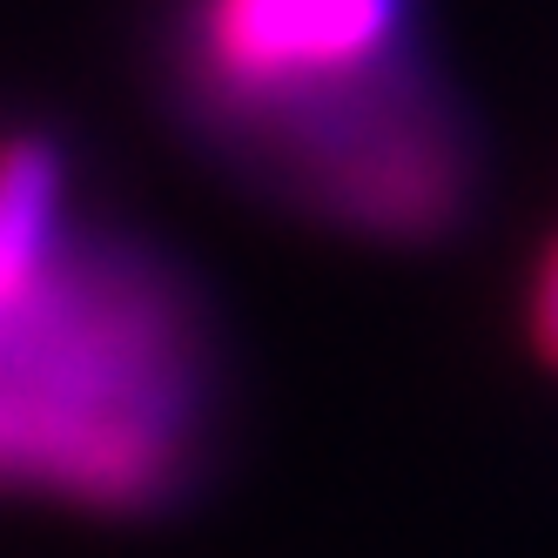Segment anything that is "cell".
<instances>
[{
    "instance_id": "obj_1",
    "label": "cell",
    "mask_w": 558,
    "mask_h": 558,
    "mask_svg": "<svg viewBox=\"0 0 558 558\" xmlns=\"http://www.w3.org/2000/svg\"><path fill=\"white\" fill-rule=\"evenodd\" d=\"M229 424L203 276L114 209L61 122L0 114V498L162 518L216 477Z\"/></svg>"
},
{
    "instance_id": "obj_2",
    "label": "cell",
    "mask_w": 558,
    "mask_h": 558,
    "mask_svg": "<svg viewBox=\"0 0 558 558\" xmlns=\"http://www.w3.org/2000/svg\"><path fill=\"white\" fill-rule=\"evenodd\" d=\"M142 74L209 169L303 229L437 250L485 209V122L430 0H142Z\"/></svg>"
},
{
    "instance_id": "obj_3",
    "label": "cell",
    "mask_w": 558,
    "mask_h": 558,
    "mask_svg": "<svg viewBox=\"0 0 558 558\" xmlns=\"http://www.w3.org/2000/svg\"><path fill=\"white\" fill-rule=\"evenodd\" d=\"M518 330H525V350L558 377V222L545 229V243L525 263V290H518Z\"/></svg>"
}]
</instances>
